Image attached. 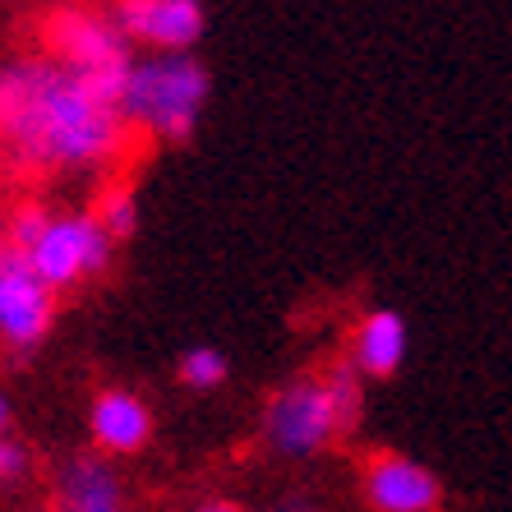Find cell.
<instances>
[{"instance_id": "1", "label": "cell", "mask_w": 512, "mask_h": 512, "mask_svg": "<svg viewBox=\"0 0 512 512\" xmlns=\"http://www.w3.org/2000/svg\"><path fill=\"white\" fill-rule=\"evenodd\" d=\"M125 74H74L60 60L0 65V148L28 171H93L125 148L116 97Z\"/></svg>"}, {"instance_id": "2", "label": "cell", "mask_w": 512, "mask_h": 512, "mask_svg": "<svg viewBox=\"0 0 512 512\" xmlns=\"http://www.w3.org/2000/svg\"><path fill=\"white\" fill-rule=\"evenodd\" d=\"M213 79L199 56H134L120 79L116 116L125 130H143L162 143H185L208 107Z\"/></svg>"}, {"instance_id": "3", "label": "cell", "mask_w": 512, "mask_h": 512, "mask_svg": "<svg viewBox=\"0 0 512 512\" xmlns=\"http://www.w3.org/2000/svg\"><path fill=\"white\" fill-rule=\"evenodd\" d=\"M259 434L268 443V453L286 457V462H305V457L323 453L342 434V420H337V406L323 379L300 374V379L282 383L263 406Z\"/></svg>"}, {"instance_id": "4", "label": "cell", "mask_w": 512, "mask_h": 512, "mask_svg": "<svg viewBox=\"0 0 512 512\" xmlns=\"http://www.w3.org/2000/svg\"><path fill=\"white\" fill-rule=\"evenodd\" d=\"M111 250H116V245H111L107 231L93 222V213H47L42 231H37L33 245H28L19 259H24L37 282L56 296V291L84 282V277L107 273Z\"/></svg>"}, {"instance_id": "5", "label": "cell", "mask_w": 512, "mask_h": 512, "mask_svg": "<svg viewBox=\"0 0 512 512\" xmlns=\"http://www.w3.org/2000/svg\"><path fill=\"white\" fill-rule=\"evenodd\" d=\"M47 42H51V51H47L51 60H60L74 74H88V79H97V74H125L134 60V47L111 24V14L79 10V5L51 10Z\"/></svg>"}, {"instance_id": "6", "label": "cell", "mask_w": 512, "mask_h": 512, "mask_svg": "<svg viewBox=\"0 0 512 512\" xmlns=\"http://www.w3.org/2000/svg\"><path fill=\"white\" fill-rule=\"evenodd\" d=\"M111 24L125 33V42L157 51V56H194L208 10L199 0H120L111 10Z\"/></svg>"}, {"instance_id": "7", "label": "cell", "mask_w": 512, "mask_h": 512, "mask_svg": "<svg viewBox=\"0 0 512 512\" xmlns=\"http://www.w3.org/2000/svg\"><path fill=\"white\" fill-rule=\"evenodd\" d=\"M51 319H56V296L5 245V259H0V342H10L14 351H33L51 333Z\"/></svg>"}, {"instance_id": "8", "label": "cell", "mask_w": 512, "mask_h": 512, "mask_svg": "<svg viewBox=\"0 0 512 512\" xmlns=\"http://www.w3.org/2000/svg\"><path fill=\"white\" fill-rule=\"evenodd\" d=\"M365 508L370 512H439L443 508V485L425 462L406 453H374L365 462Z\"/></svg>"}, {"instance_id": "9", "label": "cell", "mask_w": 512, "mask_h": 512, "mask_svg": "<svg viewBox=\"0 0 512 512\" xmlns=\"http://www.w3.org/2000/svg\"><path fill=\"white\" fill-rule=\"evenodd\" d=\"M88 434L107 457H130L153 439V411L130 388H102L88 406Z\"/></svg>"}, {"instance_id": "10", "label": "cell", "mask_w": 512, "mask_h": 512, "mask_svg": "<svg viewBox=\"0 0 512 512\" xmlns=\"http://www.w3.org/2000/svg\"><path fill=\"white\" fill-rule=\"evenodd\" d=\"M406 351H411V333H406V319L397 310H370L356 323V337H351V370L360 379H393L402 370Z\"/></svg>"}, {"instance_id": "11", "label": "cell", "mask_w": 512, "mask_h": 512, "mask_svg": "<svg viewBox=\"0 0 512 512\" xmlns=\"http://www.w3.org/2000/svg\"><path fill=\"white\" fill-rule=\"evenodd\" d=\"M60 512H125V480L107 457H74L56 485Z\"/></svg>"}, {"instance_id": "12", "label": "cell", "mask_w": 512, "mask_h": 512, "mask_svg": "<svg viewBox=\"0 0 512 512\" xmlns=\"http://www.w3.org/2000/svg\"><path fill=\"white\" fill-rule=\"evenodd\" d=\"M93 222L107 231L111 245H116V240H130L134 231H139V199H134L130 185H120V180L107 185L102 199H97V208H93Z\"/></svg>"}, {"instance_id": "13", "label": "cell", "mask_w": 512, "mask_h": 512, "mask_svg": "<svg viewBox=\"0 0 512 512\" xmlns=\"http://www.w3.org/2000/svg\"><path fill=\"white\" fill-rule=\"evenodd\" d=\"M231 374V360L217 351V346H190L185 356H180V383L194 388V393H213L222 388Z\"/></svg>"}, {"instance_id": "14", "label": "cell", "mask_w": 512, "mask_h": 512, "mask_svg": "<svg viewBox=\"0 0 512 512\" xmlns=\"http://www.w3.org/2000/svg\"><path fill=\"white\" fill-rule=\"evenodd\" d=\"M323 388H328V397H333V406H337V420H342V429H351L360 420V406H365V379H360L346 360H337L333 370L323 374Z\"/></svg>"}, {"instance_id": "15", "label": "cell", "mask_w": 512, "mask_h": 512, "mask_svg": "<svg viewBox=\"0 0 512 512\" xmlns=\"http://www.w3.org/2000/svg\"><path fill=\"white\" fill-rule=\"evenodd\" d=\"M28 471V448L14 439H0V480H19Z\"/></svg>"}, {"instance_id": "16", "label": "cell", "mask_w": 512, "mask_h": 512, "mask_svg": "<svg viewBox=\"0 0 512 512\" xmlns=\"http://www.w3.org/2000/svg\"><path fill=\"white\" fill-rule=\"evenodd\" d=\"M10 425H14V406H10V397L0 393V439H10Z\"/></svg>"}, {"instance_id": "17", "label": "cell", "mask_w": 512, "mask_h": 512, "mask_svg": "<svg viewBox=\"0 0 512 512\" xmlns=\"http://www.w3.org/2000/svg\"><path fill=\"white\" fill-rule=\"evenodd\" d=\"M194 512H245L240 503H231V499H208V503H199Z\"/></svg>"}, {"instance_id": "18", "label": "cell", "mask_w": 512, "mask_h": 512, "mask_svg": "<svg viewBox=\"0 0 512 512\" xmlns=\"http://www.w3.org/2000/svg\"><path fill=\"white\" fill-rule=\"evenodd\" d=\"M273 512H319V503L314 499H286L282 508H273Z\"/></svg>"}, {"instance_id": "19", "label": "cell", "mask_w": 512, "mask_h": 512, "mask_svg": "<svg viewBox=\"0 0 512 512\" xmlns=\"http://www.w3.org/2000/svg\"><path fill=\"white\" fill-rule=\"evenodd\" d=\"M0 259H5V240H0Z\"/></svg>"}]
</instances>
